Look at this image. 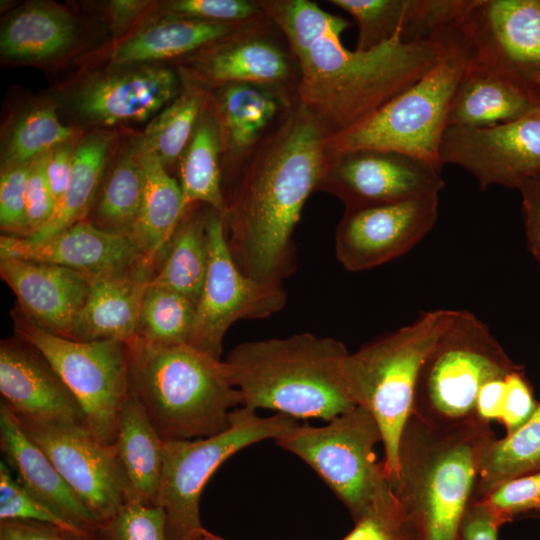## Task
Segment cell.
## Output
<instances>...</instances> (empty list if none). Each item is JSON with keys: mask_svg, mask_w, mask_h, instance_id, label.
Listing matches in <instances>:
<instances>
[{"mask_svg": "<svg viewBox=\"0 0 540 540\" xmlns=\"http://www.w3.org/2000/svg\"><path fill=\"white\" fill-rule=\"evenodd\" d=\"M266 15L297 63V102L327 136L353 127L419 80L457 29L417 41H405L399 31L376 48L352 51L341 41L350 22L315 2L272 0Z\"/></svg>", "mask_w": 540, "mask_h": 540, "instance_id": "cell-1", "label": "cell"}, {"mask_svg": "<svg viewBox=\"0 0 540 540\" xmlns=\"http://www.w3.org/2000/svg\"><path fill=\"white\" fill-rule=\"evenodd\" d=\"M326 137L296 101L240 165L221 216L231 256L247 276L282 284L294 272L293 234L327 169Z\"/></svg>", "mask_w": 540, "mask_h": 540, "instance_id": "cell-2", "label": "cell"}, {"mask_svg": "<svg viewBox=\"0 0 540 540\" xmlns=\"http://www.w3.org/2000/svg\"><path fill=\"white\" fill-rule=\"evenodd\" d=\"M495 437L490 424L477 420L445 427L410 414L399 439L393 490L421 540H459L482 454Z\"/></svg>", "mask_w": 540, "mask_h": 540, "instance_id": "cell-3", "label": "cell"}, {"mask_svg": "<svg viewBox=\"0 0 540 540\" xmlns=\"http://www.w3.org/2000/svg\"><path fill=\"white\" fill-rule=\"evenodd\" d=\"M348 353L338 339L305 332L240 343L224 362L242 406L327 422L356 407L343 377Z\"/></svg>", "mask_w": 540, "mask_h": 540, "instance_id": "cell-4", "label": "cell"}, {"mask_svg": "<svg viewBox=\"0 0 540 540\" xmlns=\"http://www.w3.org/2000/svg\"><path fill=\"white\" fill-rule=\"evenodd\" d=\"M130 391L164 442L211 437L230 426L242 406L224 360L188 344L157 345L134 337Z\"/></svg>", "mask_w": 540, "mask_h": 540, "instance_id": "cell-5", "label": "cell"}, {"mask_svg": "<svg viewBox=\"0 0 540 540\" xmlns=\"http://www.w3.org/2000/svg\"><path fill=\"white\" fill-rule=\"evenodd\" d=\"M453 311L424 312L412 323L349 352L344 360L343 377L350 397L374 417L380 428L383 465L392 488L399 439L412 413L421 368Z\"/></svg>", "mask_w": 540, "mask_h": 540, "instance_id": "cell-6", "label": "cell"}, {"mask_svg": "<svg viewBox=\"0 0 540 540\" xmlns=\"http://www.w3.org/2000/svg\"><path fill=\"white\" fill-rule=\"evenodd\" d=\"M472 61L459 28L438 62L419 80L353 127L327 136L328 157L359 150L393 151L442 168L439 150L455 89Z\"/></svg>", "mask_w": 540, "mask_h": 540, "instance_id": "cell-7", "label": "cell"}, {"mask_svg": "<svg viewBox=\"0 0 540 540\" xmlns=\"http://www.w3.org/2000/svg\"><path fill=\"white\" fill-rule=\"evenodd\" d=\"M516 366L477 316L454 309L421 368L412 414L445 427L476 420L482 386Z\"/></svg>", "mask_w": 540, "mask_h": 540, "instance_id": "cell-8", "label": "cell"}, {"mask_svg": "<svg viewBox=\"0 0 540 540\" xmlns=\"http://www.w3.org/2000/svg\"><path fill=\"white\" fill-rule=\"evenodd\" d=\"M310 466L358 520L393 488L375 447L382 434L374 417L356 406L323 426L296 424L275 440Z\"/></svg>", "mask_w": 540, "mask_h": 540, "instance_id": "cell-9", "label": "cell"}, {"mask_svg": "<svg viewBox=\"0 0 540 540\" xmlns=\"http://www.w3.org/2000/svg\"><path fill=\"white\" fill-rule=\"evenodd\" d=\"M296 424L286 415L263 417L240 406L231 412L229 428L219 434L165 442L156 505L166 514L167 540H193L201 535L202 491L228 458L252 444L276 440Z\"/></svg>", "mask_w": 540, "mask_h": 540, "instance_id": "cell-10", "label": "cell"}, {"mask_svg": "<svg viewBox=\"0 0 540 540\" xmlns=\"http://www.w3.org/2000/svg\"><path fill=\"white\" fill-rule=\"evenodd\" d=\"M15 335L34 346L80 403L86 426L113 445L121 409L129 395L128 343L77 341L53 334L16 304L11 312Z\"/></svg>", "mask_w": 540, "mask_h": 540, "instance_id": "cell-11", "label": "cell"}, {"mask_svg": "<svg viewBox=\"0 0 540 540\" xmlns=\"http://www.w3.org/2000/svg\"><path fill=\"white\" fill-rule=\"evenodd\" d=\"M207 231L209 263L189 345L221 359L223 338L231 325L277 313L285 306L287 293L283 284L258 281L237 267L227 245L222 216L211 207Z\"/></svg>", "mask_w": 540, "mask_h": 540, "instance_id": "cell-12", "label": "cell"}, {"mask_svg": "<svg viewBox=\"0 0 540 540\" xmlns=\"http://www.w3.org/2000/svg\"><path fill=\"white\" fill-rule=\"evenodd\" d=\"M17 419L101 524L127 503L128 483L114 445L100 440L85 423Z\"/></svg>", "mask_w": 540, "mask_h": 540, "instance_id": "cell-13", "label": "cell"}, {"mask_svg": "<svg viewBox=\"0 0 540 540\" xmlns=\"http://www.w3.org/2000/svg\"><path fill=\"white\" fill-rule=\"evenodd\" d=\"M440 163L460 166L480 189H519L540 173V111L487 127L448 126L439 150Z\"/></svg>", "mask_w": 540, "mask_h": 540, "instance_id": "cell-14", "label": "cell"}, {"mask_svg": "<svg viewBox=\"0 0 540 540\" xmlns=\"http://www.w3.org/2000/svg\"><path fill=\"white\" fill-rule=\"evenodd\" d=\"M441 167L407 154L359 149L328 157L318 190L353 209L439 194Z\"/></svg>", "mask_w": 540, "mask_h": 540, "instance_id": "cell-15", "label": "cell"}, {"mask_svg": "<svg viewBox=\"0 0 540 540\" xmlns=\"http://www.w3.org/2000/svg\"><path fill=\"white\" fill-rule=\"evenodd\" d=\"M439 194L345 209L335 232V255L350 272L390 262L417 245L438 218Z\"/></svg>", "mask_w": 540, "mask_h": 540, "instance_id": "cell-16", "label": "cell"}, {"mask_svg": "<svg viewBox=\"0 0 540 540\" xmlns=\"http://www.w3.org/2000/svg\"><path fill=\"white\" fill-rule=\"evenodd\" d=\"M458 28L473 62L533 84L540 73V0H471Z\"/></svg>", "mask_w": 540, "mask_h": 540, "instance_id": "cell-17", "label": "cell"}, {"mask_svg": "<svg viewBox=\"0 0 540 540\" xmlns=\"http://www.w3.org/2000/svg\"><path fill=\"white\" fill-rule=\"evenodd\" d=\"M0 258L55 264L89 276L145 272L154 277L158 270L130 237L100 229L88 220L40 240L1 235Z\"/></svg>", "mask_w": 540, "mask_h": 540, "instance_id": "cell-18", "label": "cell"}, {"mask_svg": "<svg viewBox=\"0 0 540 540\" xmlns=\"http://www.w3.org/2000/svg\"><path fill=\"white\" fill-rule=\"evenodd\" d=\"M270 23L265 16L228 37L206 47L196 56L191 68L195 82L221 87L228 84H250L290 95L295 77L292 59L264 28Z\"/></svg>", "mask_w": 540, "mask_h": 540, "instance_id": "cell-19", "label": "cell"}, {"mask_svg": "<svg viewBox=\"0 0 540 540\" xmlns=\"http://www.w3.org/2000/svg\"><path fill=\"white\" fill-rule=\"evenodd\" d=\"M0 392L18 418L85 423L80 403L50 363L17 335L0 344Z\"/></svg>", "mask_w": 540, "mask_h": 540, "instance_id": "cell-20", "label": "cell"}, {"mask_svg": "<svg viewBox=\"0 0 540 540\" xmlns=\"http://www.w3.org/2000/svg\"><path fill=\"white\" fill-rule=\"evenodd\" d=\"M128 66L96 77L79 90L76 108L85 118L103 125L145 121L180 94V79L173 70Z\"/></svg>", "mask_w": 540, "mask_h": 540, "instance_id": "cell-21", "label": "cell"}, {"mask_svg": "<svg viewBox=\"0 0 540 540\" xmlns=\"http://www.w3.org/2000/svg\"><path fill=\"white\" fill-rule=\"evenodd\" d=\"M0 276L29 318L41 328L71 339L89 293L91 276L20 258H0Z\"/></svg>", "mask_w": 540, "mask_h": 540, "instance_id": "cell-22", "label": "cell"}, {"mask_svg": "<svg viewBox=\"0 0 540 540\" xmlns=\"http://www.w3.org/2000/svg\"><path fill=\"white\" fill-rule=\"evenodd\" d=\"M0 448L17 481L61 518L99 540L102 524L80 501L47 455L1 401Z\"/></svg>", "mask_w": 540, "mask_h": 540, "instance_id": "cell-23", "label": "cell"}, {"mask_svg": "<svg viewBox=\"0 0 540 540\" xmlns=\"http://www.w3.org/2000/svg\"><path fill=\"white\" fill-rule=\"evenodd\" d=\"M540 111L535 86L509 72L471 61L453 94L448 126L487 127Z\"/></svg>", "mask_w": 540, "mask_h": 540, "instance_id": "cell-24", "label": "cell"}, {"mask_svg": "<svg viewBox=\"0 0 540 540\" xmlns=\"http://www.w3.org/2000/svg\"><path fill=\"white\" fill-rule=\"evenodd\" d=\"M152 279L145 272L91 276L71 339L131 341L136 337L142 298Z\"/></svg>", "mask_w": 540, "mask_h": 540, "instance_id": "cell-25", "label": "cell"}, {"mask_svg": "<svg viewBox=\"0 0 540 540\" xmlns=\"http://www.w3.org/2000/svg\"><path fill=\"white\" fill-rule=\"evenodd\" d=\"M295 103L286 93L256 85L228 84L218 88L213 109L223 150L229 153L237 170L281 115Z\"/></svg>", "mask_w": 540, "mask_h": 540, "instance_id": "cell-26", "label": "cell"}, {"mask_svg": "<svg viewBox=\"0 0 540 540\" xmlns=\"http://www.w3.org/2000/svg\"><path fill=\"white\" fill-rule=\"evenodd\" d=\"M144 171L141 209L131 239L159 268L170 240L188 207L179 181L136 139Z\"/></svg>", "mask_w": 540, "mask_h": 540, "instance_id": "cell-27", "label": "cell"}, {"mask_svg": "<svg viewBox=\"0 0 540 540\" xmlns=\"http://www.w3.org/2000/svg\"><path fill=\"white\" fill-rule=\"evenodd\" d=\"M164 444L142 405L129 391L113 444L128 483L127 502L156 505Z\"/></svg>", "mask_w": 540, "mask_h": 540, "instance_id": "cell-28", "label": "cell"}, {"mask_svg": "<svg viewBox=\"0 0 540 540\" xmlns=\"http://www.w3.org/2000/svg\"><path fill=\"white\" fill-rule=\"evenodd\" d=\"M75 32V20L64 8L51 3H29L3 22L0 54L2 59L18 62L49 60L72 45Z\"/></svg>", "mask_w": 540, "mask_h": 540, "instance_id": "cell-29", "label": "cell"}, {"mask_svg": "<svg viewBox=\"0 0 540 540\" xmlns=\"http://www.w3.org/2000/svg\"><path fill=\"white\" fill-rule=\"evenodd\" d=\"M249 24H219L167 15L122 41L111 54V62L128 66L178 57L203 49Z\"/></svg>", "mask_w": 540, "mask_h": 540, "instance_id": "cell-30", "label": "cell"}, {"mask_svg": "<svg viewBox=\"0 0 540 540\" xmlns=\"http://www.w3.org/2000/svg\"><path fill=\"white\" fill-rule=\"evenodd\" d=\"M202 204L188 208L177 226L151 283L168 287L190 299H199L209 263L207 215Z\"/></svg>", "mask_w": 540, "mask_h": 540, "instance_id": "cell-31", "label": "cell"}, {"mask_svg": "<svg viewBox=\"0 0 540 540\" xmlns=\"http://www.w3.org/2000/svg\"><path fill=\"white\" fill-rule=\"evenodd\" d=\"M222 138L214 109L208 101L179 160V184L187 207L202 204L225 212L220 154Z\"/></svg>", "mask_w": 540, "mask_h": 540, "instance_id": "cell-32", "label": "cell"}, {"mask_svg": "<svg viewBox=\"0 0 540 540\" xmlns=\"http://www.w3.org/2000/svg\"><path fill=\"white\" fill-rule=\"evenodd\" d=\"M113 136L96 131L78 141L66 192L52 220L31 239L50 237L85 220L100 188Z\"/></svg>", "mask_w": 540, "mask_h": 540, "instance_id": "cell-33", "label": "cell"}, {"mask_svg": "<svg viewBox=\"0 0 540 540\" xmlns=\"http://www.w3.org/2000/svg\"><path fill=\"white\" fill-rule=\"evenodd\" d=\"M144 171L136 140L117 160L103 180L94 201L93 219L108 232L131 238L141 209Z\"/></svg>", "mask_w": 540, "mask_h": 540, "instance_id": "cell-34", "label": "cell"}, {"mask_svg": "<svg viewBox=\"0 0 540 540\" xmlns=\"http://www.w3.org/2000/svg\"><path fill=\"white\" fill-rule=\"evenodd\" d=\"M540 470V403L516 431L496 437L485 448L478 469L474 499L502 484Z\"/></svg>", "mask_w": 540, "mask_h": 540, "instance_id": "cell-35", "label": "cell"}, {"mask_svg": "<svg viewBox=\"0 0 540 540\" xmlns=\"http://www.w3.org/2000/svg\"><path fill=\"white\" fill-rule=\"evenodd\" d=\"M347 12L358 28L356 50L376 48L402 31L404 40L418 37L422 16V0H330Z\"/></svg>", "mask_w": 540, "mask_h": 540, "instance_id": "cell-36", "label": "cell"}, {"mask_svg": "<svg viewBox=\"0 0 540 540\" xmlns=\"http://www.w3.org/2000/svg\"><path fill=\"white\" fill-rule=\"evenodd\" d=\"M189 84L151 120L138 138L141 146L165 168L179 162L207 103L204 91L192 82Z\"/></svg>", "mask_w": 540, "mask_h": 540, "instance_id": "cell-37", "label": "cell"}, {"mask_svg": "<svg viewBox=\"0 0 540 540\" xmlns=\"http://www.w3.org/2000/svg\"><path fill=\"white\" fill-rule=\"evenodd\" d=\"M196 305L168 287L149 282L141 302L136 337L157 345L190 344Z\"/></svg>", "mask_w": 540, "mask_h": 540, "instance_id": "cell-38", "label": "cell"}, {"mask_svg": "<svg viewBox=\"0 0 540 540\" xmlns=\"http://www.w3.org/2000/svg\"><path fill=\"white\" fill-rule=\"evenodd\" d=\"M77 132L60 121L51 106H35L15 122L2 147L1 168L30 163L55 147L76 140Z\"/></svg>", "mask_w": 540, "mask_h": 540, "instance_id": "cell-39", "label": "cell"}, {"mask_svg": "<svg viewBox=\"0 0 540 540\" xmlns=\"http://www.w3.org/2000/svg\"><path fill=\"white\" fill-rule=\"evenodd\" d=\"M26 520L54 526L76 540H96L57 515L30 494L11 474L4 462L0 463V521Z\"/></svg>", "mask_w": 540, "mask_h": 540, "instance_id": "cell-40", "label": "cell"}, {"mask_svg": "<svg viewBox=\"0 0 540 540\" xmlns=\"http://www.w3.org/2000/svg\"><path fill=\"white\" fill-rule=\"evenodd\" d=\"M354 524L342 540H421L394 490Z\"/></svg>", "mask_w": 540, "mask_h": 540, "instance_id": "cell-41", "label": "cell"}, {"mask_svg": "<svg viewBox=\"0 0 540 540\" xmlns=\"http://www.w3.org/2000/svg\"><path fill=\"white\" fill-rule=\"evenodd\" d=\"M99 540H167L165 511L155 504L127 502L102 524Z\"/></svg>", "mask_w": 540, "mask_h": 540, "instance_id": "cell-42", "label": "cell"}, {"mask_svg": "<svg viewBox=\"0 0 540 540\" xmlns=\"http://www.w3.org/2000/svg\"><path fill=\"white\" fill-rule=\"evenodd\" d=\"M167 15L210 23L245 25L265 17L258 1L176 0L166 5Z\"/></svg>", "mask_w": 540, "mask_h": 540, "instance_id": "cell-43", "label": "cell"}, {"mask_svg": "<svg viewBox=\"0 0 540 540\" xmlns=\"http://www.w3.org/2000/svg\"><path fill=\"white\" fill-rule=\"evenodd\" d=\"M481 500L501 525L525 513L540 514V470L510 480Z\"/></svg>", "mask_w": 540, "mask_h": 540, "instance_id": "cell-44", "label": "cell"}, {"mask_svg": "<svg viewBox=\"0 0 540 540\" xmlns=\"http://www.w3.org/2000/svg\"><path fill=\"white\" fill-rule=\"evenodd\" d=\"M30 163L1 168L0 227L4 235L20 238L31 236L25 199Z\"/></svg>", "mask_w": 540, "mask_h": 540, "instance_id": "cell-45", "label": "cell"}, {"mask_svg": "<svg viewBox=\"0 0 540 540\" xmlns=\"http://www.w3.org/2000/svg\"><path fill=\"white\" fill-rule=\"evenodd\" d=\"M49 153L50 151L37 156L29 166L25 199L30 237L40 232L52 220L56 212V202L46 173Z\"/></svg>", "mask_w": 540, "mask_h": 540, "instance_id": "cell-46", "label": "cell"}, {"mask_svg": "<svg viewBox=\"0 0 540 540\" xmlns=\"http://www.w3.org/2000/svg\"><path fill=\"white\" fill-rule=\"evenodd\" d=\"M505 393L499 423L506 435L516 431L533 414L537 407L531 387L517 366L507 373L505 380Z\"/></svg>", "mask_w": 540, "mask_h": 540, "instance_id": "cell-47", "label": "cell"}, {"mask_svg": "<svg viewBox=\"0 0 540 540\" xmlns=\"http://www.w3.org/2000/svg\"><path fill=\"white\" fill-rule=\"evenodd\" d=\"M518 190L527 246L540 267V173L526 180Z\"/></svg>", "mask_w": 540, "mask_h": 540, "instance_id": "cell-48", "label": "cell"}, {"mask_svg": "<svg viewBox=\"0 0 540 540\" xmlns=\"http://www.w3.org/2000/svg\"><path fill=\"white\" fill-rule=\"evenodd\" d=\"M501 526L481 500L473 499L461 521L459 540H497Z\"/></svg>", "mask_w": 540, "mask_h": 540, "instance_id": "cell-49", "label": "cell"}, {"mask_svg": "<svg viewBox=\"0 0 540 540\" xmlns=\"http://www.w3.org/2000/svg\"><path fill=\"white\" fill-rule=\"evenodd\" d=\"M77 144L76 140L67 142L55 147L49 153L46 173L56 206L66 192Z\"/></svg>", "mask_w": 540, "mask_h": 540, "instance_id": "cell-50", "label": "cell"}, {"mask_svg": "<svg viewBox=\"0 0 540 540\" xmlns=\"http://www.w3.org/2000/svg\"><path fill=\"white\" fill-rule=\"evenodd\" d=\"M0 540H76L58 528L35 521H0Z\"/></svg>", "mask_w": 540, "mask_h": 540, "instance_id": "cell-51", "label": "cell"}, {"mask_svg": "<svg viewBox=\"0 0 540 540\" xmlns=\"http://www.w3.org/2000/svg\"><path fill=\"white\" fill-rule=\"evenodd\" d=\"M508 372L493 377L482 386L475 405L476 420L487 424L494 420L499 421Z\"/></svg>", "mask_w": 540, "mask_h": 540, "instance_id": "cell-52", "label": "cell"}, {"mask_svg": "<svg viewBox=\"0 0 540 540\" xmlns=\"http://www.w3.org/2000/svg\"><path fill=\"white\" fill-rule=\"evenodd\" d=\"M150 2L115 0L109 3V16L115 32L122 31L148 7Z\"/></svg>", "mask_w": 540, "mask_h": 540, "instance_id": "cell-53", "label": "cell"}, {"mask_svg": "<svg viewBox=\"0 0 540 540\" xmlns=\"http://www.w3.org/2000/svg\"><path fill=\"white\" fill-rule=\"evenodd\" d=\"M201 533H202L203 537L206 540H225V539L221 538L220 536H217V535L207 531L205 528L202 529Z\"/></svg>", "mask_w": 540, "mask_h": 540, "instance_id": "cell-54", "label": "cell"}, {"mask_svg": "<svg viewBox=\"0 0 540 540\" xmlns=\"http://www.w3.org/2000/svg\"><path fill=\"white\" fill-rule=\"evenodd\" d=\"M533 84L539 96V109H540V73L537 74L536 77L533 79Z\"/></svg>", "mask_w": 540, "mask_h": 540, "instance_id": "cell-55", "label": "cell"}, {"mask_svg": "<svg viewBox=\"0 0 540 540\" xmlns=\"http://www.w3.org/2000/svg\"><path fill=\"white\" fill-rule=\"evenodd\" d=\"M193 540H206V539L203 537V535L201 533V535L199 537H197V538H195Z\"/></svg>", "mask_w": 540, "mask_h": 540, "instance_id": "cell-56", "label": "cell"}]
</instances>
